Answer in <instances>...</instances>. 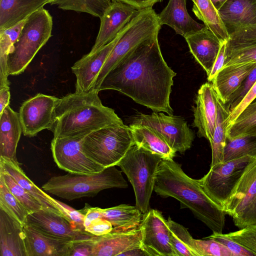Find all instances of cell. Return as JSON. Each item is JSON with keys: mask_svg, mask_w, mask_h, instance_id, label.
I'll return each instance as SVG.
<instances>
[{"mask_svg": "<svg viewBox=\"0 0 256 256\" xmlns=\"http://www.w3.org/2000/svg\"><path fill=\"white\" fill-rule=\"evenodd\" d=\"M112 0H55L52 4L59 8L86 12L101 18Z\"/></svg>", "mask_w": 256, "mask_h": 256, "instance_id": "cell-38", "label": "cell"}, {"mask_svg": "<svg viewBox=\"0 0 256 256\" xmlns=\"http://www.w3.org/2000/svg\"><path fill=\"white\" fill-rule=\"evenodd\" d=\"M52 18L44 8L28 17L13 52L8 56V75L22 73L52 36Z\"/></svg>", "mask_w": 256, "mask_h": 256, "instance_id": "cell-6", "label": "cell"}, {"mask_svg": "<svg viewBox=\"0 0 256 256\" xmlns=\"http://www.w3.org/2000/svg\"><path fill=\"white\" fill-rule=\"evenodd\" d=\"M256 66V63L229 66L223 67L218 72L212 84L224 104L228 102L233 94Z\"/></svg>", "mask_w": 256, "mask_h": 256, "instance_id": "cell-27", "label": "cell"}, {"mask_svg": "<svg viewBox=\"0 0 256 256\" xmlns=\"http://www.w3.org/2000/svg\"><path fill=\"white\" fill-rule=\"evenodd\" d=\"M95 236L71 241L68 256H92Z\"/></svg>", "mask_w": 256, "mask_h": 256, "instance_id": "cell-45", "label": "cell"}, {"mask_svg": "<svg viewBox=\"0 0 256 256\" xmlns=\"http://www.w3.org/2000/svg\"><path fill=\"white\" fill-rule=\"evenodd\" d=\"M176 76L164 59L156 35L136 45L120 60L98 91L117 90L154 112L173 115L170 100Z\"/></svg>", "mask_w": 256, "mask_h": 256, "instance_id": "cell-1", "label": "cell"}, {"mask_svg": "<svg viewBox=\"0 0 256 256\" xmlns=\"http://www.w3.org/2000/svg\"><path fill=\"white\" fill-rule=\"evenodd\" d=\"M122 172L115 166L93 174L68 172L54 176L42 186L44 190L68 200L94 196L101 190L110 188H128Z\"/></svg>", "mask_w": 256, "mask_h": 256, "instance_id": "cell-4", "label": "cell"}, {"mask_svg": "<svg viewBox=\"0 0 256 256\" xmlns=\"http://www.w3.org/2000/svg\"><path fill=\"white\" fill-rule=\"evenodd\" d=\"M205 238L213 239L221 243L232 252L234 256H256L255 253L234 241L228 234L212 232Z\"/></svg>", "mask_w": 256, "mask_h": 256, "instance_id": "cell-43", "label": "cell"}, {"mask_svg": "<svg viewBox=\"0 0 256 256\" xmlns=\"http://www.w3.org/2000/svg\"><path fill=\"white\" fill-rule=\"evenodd\" d=\"M192 0L194 2L192 10L196 16L220 40H227L229 34L210 0Z\"/></svg>", "mask_w": 256, "mask_h": 256, "instance_id": "cell-33", "label": "cell"}, {"mask_svg": "<svg viewBox=\"0 0 256 256\" xmlns=\"http://www.w3.org/2000/svg\"><path fill=\"white\" fill-rule=\"evenodd\" d=\"M226 42H223L215 60L210 74L208 76V80L212 82L215 76L224 67L226 60Z\"/></svg>", "mask_w": 256, "mask_h": 256, "instance_id": "cell-48", "label": "cell"}, {"mask_svg": "<svg viewBox=\"0 0 256 256\" xmlns=\"http://www.w3.org/2000/svg\"><path fill=\"white\" fill-rule=\"evenodd\" d=\"M84 213V228L88 226L94 220L102 218V208L98 207H91L87 204L82 210Z\"/></svg>", "mask_w": 256, "mask_h": 256, "instance_id": "cell-49", "label": "cell"}, {"mask_svg": "<svg viewBox=\"0 0 256 256\" xmlns=\"http://www.w3.org/2000/svg\"><path fill=\"white\" fill-rule=\"evenodd\" d=\"M0 174L3 176L8 190L24 206L29 214L44 208L42 205L34 197L21 186L8 172L0 168Z\"/></svg>", "mask_w": 256, "mask_h": 256, "instance_id": "cell-40", "label": "cell"}, {"mask_svg": "<svg viewBox=\"0 0 256 256\" xmlns=\"http://www.w3.org/2000/svg\"><path fill=\"white\" fill-rule=\"evenodd\" d=\"M111 222L104 218L94 220L90 224L85 228L86 231L96 236L106 234L112 230Z\"/></svg>", "mask_w": 256, "mask_h": 256, "instance_id": "cell-47", "label": "cell"}, {"mask_svg": "<svg viewBox=\"0 0 256 256\" xmlns=\"http://www.w3.org/2000/svg\"><path fill=\"white\" fill-rule=\"evenodd\" d=\"M246 156L256 158V135L226 138L224 150L223 162Z\"/></svg>", "mask_w": 256, "mask_h": 256, "instance_id": "cell-37", "label": "cell"}, {"mask_svg": "<svg viewBox=\"0 0 256 256\" xmlns=\"http://www.w3.org/2000/svg\"><path fill=\"white\" fill-rule=\"evenodd\" d=\"M26 224L49 235L70 240L85 239L94 236L80 229L62 215L45 208L29 214Z\"/></svg>", "mask_w": 256, "mask_h": 256, "instance_id": "cell-15", "label": "cell"}, {"mask_svg": "<svg viewBox=\"0 0 256 256\" xmlns=\"http://www.w3.org/2000/svg\"><path fill=\"white\" fill-rule=\"evenodd\" d=\"M134 144L130 127L122 124L90 132L84 138L82 149L88 158L105 168L116 166Z\"/></svg>", "mask_w": 256, "mask_h": 256, "instance_id": "cell-7", "label": "cell"}, {"mask_svg": "<svg viewBox=\"0 0 256 256\" xmlns=\"http://www.w3.org/2000/svg\"><path fill=\"white\" fill-rule=\"evenodd\" d=\"M84 137L54 138L50 148L54 160L61 170L78 174H93L104 169L82 152Z\"/></svg>", "mask_w": 256, "mask_h": 256, "instance_id": "cell-12", "label": "cell"}, {"mask_svg": "<svg viewBox=\"0 0 256 256\" xmlns=\"http://www.w3.org/2000/svg\"><path fill=\"white\" fill-rule=\"evenodd\" d=\"M140 226L125 231L112 230L95 236L92 256H120L124 252L142 246Z\"/></svg>", "mask_w": 256, "mask_h": 256, "instance_id": "cell-20", "label": "cell"}, {"mask_svg": "<svg viewBox=\"0 0 256 256\" xmlns=\"http://www.w3.org/2000/svg\"><path fill=\"white\" fill-rule=\"evenodd\" d=\"M154 190L162 198L172 197L213 232L222 233L226 212L204 192L198 180L188 176L173 159H162L156 173Z\"/></svg>", "mask_w": 256, "mask_h": 256, "instance_id": "cell-2", "label": "cell"}, {"mask_svg": "<svg viewBox=\"0 0 256 256\" xmlns=\"http://www.w3.org/2000/svg\"><path fill=\"white\" fill-rule=\"evenodd\" d=\"M58 100L54 96L38 94L22 104L18 113L24 136L30 138L42 130H50Z\"/></svg>", "mask_w": 256, "mask_h": 256, "instance_id": "cell-13", "label": "cell"}, {"mask_svg": "<svg viewBox=\"0 0 256 256\" xmlns=\"http://www.w3.org/2000/svg\"><path fill=\"white\" fill-rule=\"evenodd\" d=\"M218 95L212 84L206 82L201 86L193 106V126L198 128V135L210 142L216 124L218 110Z\"/></svg>", "mask_w": 256, "mask_h": 256, "instance_id": "cell-19", "label": "cell"}, {"mask_svg": "<svg viewBox=\"0 0 256 256\" xmlns=\"http://www.w3.org/2000/svg\"><path fill=\"white\" fill-rule=\"evenodd\" d=\"M224 210L240 229L256 225V160L242 176Z\"/></svg>", "mask_w": 256, "mask_h": 256, "instance_id": "cell-11", "label": "cell"}, {"mask_svg": "<svg viewBox=\"0 0 256 256\" xmlns=\"http://www.w3.org/2000/svg\"><path fill=\"white\" fill-rule=\"evenodd\" d=\"M218 12L229 34L238 27L256 24V0H228Z\"/></svg>", "mask_w": 256, "mask_h": 256, "instance_id": "cell-26", "label": "cell"}, {"mask_svg": "<svg viewBox=\"0 0 256 256\" xmlns=\"http://www.w3.org/2000/svg\"><path fill=\"white\" fill-rule=\"evenodd\" d=\"M112 1L121 2L131 5L138 10L152 8V6L158 2L162 0H112Z\"/></svg>", "mask_w": 256, "mask_h": 256, "instance_id": "cell-50", "label": "cell"}, {"mask_svg": "<svg viewBox=\"0 0 256 256\" xmlns=\"http://www.w3.org/2000/svg\"><path fill=\"white\" fill-rule=\"evenodd\" d=\"M10 94V87L8 86H0V114L9 105Z\"/></svg>", "mask_w": 256, "mask_h": 256, "instance_id": "cell-51", "label": "cell"}, {"mask_svg": "<svg viewBox=\"0 0 256 256\" xmlns=\"http://www.w3.org/2000/svg\"><path fill=\"white\" fill-rule=\"evenodd\" d=\"M140 10L128 4L112 1L100 18V24L90 54H93L112 41Z\"/></svg>", "mask_w": 256, "mask_h": 256, "instance_id": "cell-16", "label": "cell"}, {"mask_svg": "<svg viewBox=\"0 0 256 256\" xmlns=\"http://www.w3.org/2000/svg\"><path fill=\"white\" fill-rule=\"evenodd\" d=\"M98 92H75L59 98L50 130L54 138L84 137L102 128L123 124L113 109L102 104Z\"/></svg>", "mask_w": 256, "mask_h": 256, "instance_id": "cell-3", "label": "cell"}, {"mask_svg": "<svg viewBox=\"0 0 256 256\" xmlns=\"http://www.w3.org/2000/svg\"><path fill=\"white\" fill-rule=\"evenodd\" d=\"M0 168L10 174L21 186L34 197L44 208L58 213L69 220L60 202L37 186L26 174L18 160L0 157Z\"/></svg>", "mask_w": 256, "mask_h": 256, "instance_id": "cell-24", "label": "cell"}, {"mask_svg": "<svg viewBox=\"0 0 256 256\" xmlns=\"http://www.w3.org/2000/svg\"><path fill=\"white\" fill-rule=\"evenodd\" d=\"M170 232V242L178 256H199L195 239L182 225L173 221L170 218L167 220Z\"/></svg>", "mask_w": 256, "mask_h": 256, "instance_id": "cell-35", "label": "cell"}, {"mask_svg": "<svg viewBox=\"0 0 256 256\" xmlns=\"http://www.w3.org/2000/svg\"><path fill=\"white\" fill-rule=\"evenodd\" d=\"M256 135V101L250 104L226 128V138Z\"/></svg>", "mask_w": 256, "mask_h": 256, "instance_id": "cell-36", "label": "cell"}, {"mask_svg": "<svg viewBox=\"0 0 256 256\" xmlns=\"http://www.w3.org/2000/svg\"><path fill=\"white\" fill-rule=\"evenodd\" d=\"M144 214L136 206L122 204L114 207L102 208V218L110 221L112 230L125 231L138 228Z\"/></svg>", "mask_w": 256, "mask_h": 256, "instance_id": "cell-31", "label": "cell"}, {"mask_svg": "<svg viewBox=\"0 0 256 256\" xmlns=\"http://www.w3.org/2000/svg\"><path fill=\"white\" fill-rule=\"evenodd\" d=\"M0 208L24 226L26 224L28 211L10 192L0 174Z\"/></svg>", "mask_w": 256, "mask_h": 256, "instance_id": "cell-39", "label": "cell"}, {"mask_svg": "<svg viewBox=\"0 0 256 256\" xmlns=\"http://www.w3.org/2000/svg\"><path fill=\"white\" fill-rule=\"evenodd\" d=\"M256 82V66L250 72L238 88L232 95L226 104L230 112L232 110L242 102Z\"/></svg>", "mask_w": 256, "mask_h": 256, "instance_id": "cell-44", "label": "cell"}, {"mask_svg": "<svg viewBox=\"0 0 256 256\" xmlns=\"http://www.w3.org/2000/svg\"><path fill=\"white\" fill-rule=\"evenodd\" d=\"M196 240L199 256H234L232 252L225 246L211 238Z\"/></svg>", "mask_w": 256, "mask_h": 256, "instance_id": "cell-41", "label": "cell"}, {"mask_svg": "<svg viewBox=\"0 0 256 256\" xmlns=\"http://www.w3.org/2000/svg\"><path fill=\"white\" fill-rule=\"evenodd\" d=\"M230 112L227 104L218 96L216 124L212 138L210 142L212 156L210 166L223 162L224 150L226 140L227 119Z\"/></svg>", "mask_w": 256, "mask_h": 256, "instance_id": "cell-32", "label": "cell"}, {"mask_svg": "<svg viewBox=\"0 0 256 256\" xmlns=\"http://www.w3.org/2000/svg\"><path fill=\"white\" fill-rule=\"evenodd\" d=\"M228 0H210L212 4L218 10Z\"/></svg>", "mask_w": 256, "mask_h": 256, "instance_id": "cell-53", "label": "cell"}, {"mask_svg": "<svg viewBox=\"0 0 256 256\" xmlns=\"http://www.w3.org/2000/svg\"><path fill=\"white\" fill-rule=\"evenodd\" d=\"M227 234L234 241L256 254V225L248 226Z\"/></svg>", "mask_w": 256, "mask_h": 256, "instance_id": "cell-42", "label": "cell"}, {"mask_svg": "<svg viewBox=\"0 0 256 256\" xmlns=\"http://www.w3.org/2000/svg\"><path fill=\"white\" fill-rule=\"evenodd\" d=\"M148 256V254L144 250L142 247L134 248L130 250H128V251L124 252L120 254V256Z\"/></svg>", "mask_w": 256, "mask_h": 256, "instance_id": "cell-52", "label": "cell"}, {"mask_svg": "<svg viewBox=\"0 0 256 256\" xmlns=\"http://www.w3.org/2000/svg\"><path fill=\"white\" fill-rule=\"evenodd\" d=\"M162 159L159 155L134 144L116 164L131 183L136 206L144 214L150 210V201Z\"/></svg>", "mask_w": 256, "mask_h": 256, "instance_id": "cell-5", "label": "cell"}, {"mask_svg": "<svg viewBox=\"0 0 256 256\" xmlns=\"http://www.w3.org/2000/svg\"><path fill=\"white\" fill-rule=\"evenodd\" d=\"M0 157L17 160L16 152L22 126L19 113L8 105L0 114Z\"/></svg>", "mask_w": 256, "mask_h": 256, "instance_id": "cell-28", "label": "cell"}, {"mask_svg": "<svg viewBox=\"0 0 256 256\" xmlns=\"http://www.w3.org/2000/svg\"><path fill=\"white\" fill-rule=\"evenodd\" d=\"M126 26L110 42L93 54L84 55L72 66V71L76 76V92H87L94 90L97 76L114 46L126 32Z\"/></svg>", "mask_w": 256, "mask_h": 256, "instance_id": "cell-17", "label": "cell"}, {"mask_svg": "<svg viewBox=\"0 0 256 256\" xmlns=\"http://www.w3.org/2000/svg\"><path fill=\"white\" fill-rule=\"evenodd\" d=\"M26 19L8 28L0 31V86L10 85L8 80V56L14 50V44L19 37Z\"/></svg>", "mask_w": 256, "mask_h": 256, "instance_id": "cell-34", "label": "cell"}, {"mask_svg": "<svg viewBox=\"0 0 256 256\" xmlns=\"http://www.w3.org/2000/svg\"><path fill=\"white\" fill-rule=\"evenodd\" d=\"M1 256H27L24 226L0 208Z\"/></svg>", "mask_w": 256, "mask_h": 256, "instance_id": "cell-23", "label": "cell"}, {"mask_svg": "<svg viewBox=\"0 0 256 256\" xmlns=\"http://www.w3.org/2000/svg\"><path fill=\"white\" fill-rule=\"evenodd\" d=\"M256 160L246 156L210 166L198 182L206 194L224 210L244 172Z\"/></svg>", "mask_w": 256, "mask_h": 256, "instance_id": "cell-9", "label": "cell"}, {"mask_svg": "<svg viewBox=\"0 0 256 256\" xmlns=\"http://www.w3.org/2000/svg\"><path fill=\"white\" fill-rule=\"evenodd\" d=\"M256 63V24L244 26L229 34L224 66Z\"/></svg>", "mask_w": 256, "mask_h": 256, "instance_id": "cell-18", "label": "cell"}, {"mask_svg": "<svg viewBox=\"0 0 256 256\" xmlns=\"http://www.w3.org/2000/svg\"><path fill=\"white\" fill-rule=\"evenodd\" d=\"M134 144L162 159H173L176 152L167 144L162 137L152 128L143 125L130 124Z\"/></svg>", "mask_w": 256, "mask_h": 256, "instance_id": "cell-30", "label": "cell"}, {"mask_svg": "<svg viewBox=\"0 0 256 256\" xmlns=\"http://www.w3.org/2000/svg\"><path fill=\"white\" fill-rule=\"evenodd\" d=\"M140 226L141 247L149 256H178L171 244L167 220L160 211L150 210L144 214Z\"/></svg>", "mask_w": 256, "mask_h": 256, "instance_id": "cell-14", "label": "cell"}, {"mask_svg": "<svg viewBox=\"0 0 256 256\" xmlns=\"http://www.w3.org/2000/svg\"><path fill=\"white\" fill-rule=\"evenodd\" d=\"M158 15L160 24H166L184 38L204 28V24L196 22L188 14L186 0H170L168 5Z\"/></svg>", "mask_w": 256, "mask_h": 256, "instance_id": "cell-25", "label": "cell"}, {"mask_svg": "<svg viewBox=\"0 0 256 256\" xmlns=\"http://www.w3.org/2000/svg\"><path fill=\"white\" fill-rule=\"evenodd\" d=\"M55 0H0V31L26 19Z\"/></svg>", "mask_w": 256, "mask_h": 256, "instance_id": "cell-29", "label": "cell"}, {"mask_svg": "<svg viewBox=\"0 0 256 256\" xmlns=\"http://www.w3.org/2000/svg\"><path fill=\"white\" fill-rule=\"evenodd\" d=\"M130 124L148 126L158 132L176 152L184 154L194 138L187 122L178 116L154 112L150 115L139 114L133 116Z\"/></svg>", "mask_w": 256, "mask_h": 256, "instance_id": "cell-10", "label": "cell"}, {"mask_svg": "<svg viewBox=\"0 0 256 256\" xmlns=\"http://www.w3.org/2000/svg\"><path fill=\"white\" fill-rule=\"evenodd\" d=\"M27 256H68L70 242L26 224L24 226Z\"/></svg>", "mask_w": 256, "mask_h": 256, "instance_id": "cell-21", "label": "cell"}, {"mask_svg": "<svg viewBox=\"0 0 256 256\" xmlns=\"http://www.w3.org/2000/svg\"><path fill=\"white\" fill-rule=\"evenodd\" d=\"M160 28L158 15L152 8L140 10L127 24L126 32L107 58L96 78L94 90L98 91L108 73L129 51L142 42L158 35Z\"/></svg>", "mask_w": 256, "mask_h": 256, "instance_id": "cell-8", "label": "cell"}, {"mask_svg": "<svg viewBox=\"0 0 256 256\" xmlns=\"http://www.w3.org/2000/svg\"><path fill=\"white\" fill-rule=\"evenodd\" d=\"M256 98V82L239 104L230 112L227 119V127L230 126L240 112Z\"/></svg>", "mask_w": 256, "mask_h": 256, "instance_id": "cell-46", "label": "cell"}, {"mask_svg": "<svg viewBox=\"0 0 256 256\" xmlns=\"http://www.w3.org/2000/svg\"><path fill=\"white\" fill-rule=\"evenodd\" d=\"M185 39L190 52L208 76L224 42L206 26L188 35Z\"/></svg>", "mask_w": 256, "mask_h": 256, "instance_id": "cell-22", "label": "cell"}]
</instances>
